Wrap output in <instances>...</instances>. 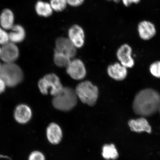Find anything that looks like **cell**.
<instances>
[{
	"label": "cell",
	"instance_id": "7402d4cb",
	"mask_svg": "<svg viewBox=\"0 0 160 160\" xmlns=\"http://www.w3.org/2000/svg\"><path fill=\"white\" fill-rule=\"evenodd\" d=\"M149 71L153 77L160 78V61H156L151 64Z\"/></svg>",
	"mask_w": 160,
	"mask_h": 160
},
{
	"label": "cell",
	"instance_id": "44dd1931",
	"mask_svg": "<svg viewBox=\"0 0 160 160\" xmlns=\"http://www.w3.org/2000/svg\"><path fill=\"white\" fill-rule=\"evenodd\" d=\"M49 3L53 11L57 12L64 11L68 5L67 0H50Z\"/></svg>",
	"mask_w": 160,
	"mask_h": 160
},
{
	"label": "cell",
	"instance_id": "4dcf8cb0",
	"mask_svg": "<svg viewBox=\"0 0 160 160\" xmlns=\"http://www.w3.org/2000/svg\"><path fill=\"white\" fill-rule=\"evenodd\" d=\"M159 110H160V109H159Z\"/></svg>",
	"mask_w": 160,
	"mask_h": 160
},
{
	"label": "cell",
	"instance_id": "603a6c76",
	"mask_svg": "<svg viewBox=\"0 0 160 160\" xmlns=\"http://www.w3.org/2000/svg\"><path fill=\"white\" fill-rule=\"evenodd\" d=\"M9 42V33L0 27V45L3 46Z\"/></svg>",
	"mask_w": 160,
	"mask_h": 160
},
{
	"label": "cell",
	"instance_id": "ba28073f",
	"mask_svg": "<svg viewBox=\"0 0 160 160\" xmlns=\"http://www.w3.org/2000/svg\"><path fill=\"white\" fill-rule=\"evenodd\" d=\"M67 68V73L74 79H83L86 75L84 64L81 60L76 59L71 61Z\"/></svg>",
	"mask_w": 160,
	"mask_h": 160
},
{
	"label": "cell",
	"instance_id": "f546056e",
	"mask_svg": "<svg viewBox=\"0 0 160 160\" xmlns=\"http://www.w3.org/2000/svg\"><path fill=\"white\" fill-rule=\"evenodd\" d=\"M2 65V64L1 63V62H0V69H1Z\"/></svg>",
	"mask_w": 160,
	"mask_h": 160
},
{
	"label": "cell",
	"instance_id": "7a4b0ae2",
	"mask_svg": "<svg viewBox=\"0 0 160 160\" xmlns=\"http://www.w3.org/2000/svg\"><path fill=\"white\" fill-rule=\"evenodd\" d=\"M77 98L75 90L69 87H63L58 94L54 97L52 104L56 109L60 111H69L77 105Z\"/></svg>",
	"mask_w": 160,
	"mask_h": 160
},
{
	"label": "cell",
	"instance_id": "30bf717a",
	"mask_svg": "<svg viewBox=\"0 0 160 160\" xmlns=\"http://www.w3.org/2000/svg\"><path fill=\"white\" fill-rule=\"evenodd\" d=\"M68 39L76 48L83 47L85 43V32L83 28L79 25H74L68 31Z\"/></svg>",
	"mask_w": 160,
	"mask_h": 160
},
{
	"label": "cell",
	"instance_id": "f1b7e54d",
	"mask_svg": "<svg viewBox=\"0 0 160 160\" xmlns=\"http://www.w3.org/2000/svg\"><path fill=\"white\" fill-rule=\"evenodd\" d=\"M1 48L0 47V55H1Z\"/></svg>",
	"mask_w": 160,
	"mask_h": 160
},
{
	"label": "cell",
	"instance_id": "d4e9b609",
	"mask_svg": "<svg viewBox=\"0 0 160 160\" xmlns=\"http://www.w3.org/2000/svg\"><path fill=\"white\" fill-rule=\"evenodd\" d=\"M68 5L73 7H78L83 3L85 0H67Z\"/></svg>",
	"mask_w": 160,
	"mask_h": 160
},
{
	"label": "cell",
	"instance_id": "7c38bea8",
	"mask_svg": "<svg viewBox=\"0 0 160 160\" xmlns=\"http://www.w3.org/2000/svg\"><path fill=\"white\" fill-rule=\"evenodd\" d=\"M32 112L28 106L25 104L18 105L14 112V118L20 124H25L32 118Z\"/></svg>",
	"mask_w": 160,
	"mask_h": 160
},
{
	"label": "cell",
	"instance_id": "d6986e66",
	"mask_svg": "<svg viewBox=\"0 0 160 160\" xmlns=\"http://www.w3.org/2000/svg\"><path fill=\"white\" fill-rule=\"evenodd\" d=\"M102 155L103 157L107 160H115L119 157L117 150L113 144L104 146Z\"/></svg>",
	"mask_w": 160,
	"mask_h": 160
},
{
	"label": "cell",
	"instance_id": "ffe728a7",
	"mask_svg": "<svg viewBox=\"0 0 160 160\" xmlns=\"http://www.w3.org/2000/svg\"><path fill=\"white\" fill-rule=\"evenodd\" d=\"M54 62L60 67H67L71 61V59L67 56L54 51Z\"/></svg>",
	"mask_w": 160,
	"mask_h": 160
},
{
	"label": "cell",
	"instance_id": "9a60e30c",
	"mask_svg": "<svg viewBox=\"0 0 160 160\" xmlns=\"http://www.w3.org/2000/svg\"><path fill=\"white\" fill-rule=\"evenodd\" d=\"M47 137L48 141L52 144L59 143L62 137L61 128L55 123L50 124L47 128Z\"/></svg>",
	"mask_w": 160,
	"mask_h": 160
},
{
	"label": "cell",
	"instance_id": "4316f807",
	"mask_svg": "<svg viewBox=\"0 0 160 160\" xmlns=\"http://www.w3.org/2000/svg\"><path fill=\"white\" fill-rule=\"evenodd\" d=\"M7 87L5 82L0 78V94L4 92Z\"/></svg>",
	"mask_w": 160,
	"mask_h": 160
},
{
	"label": "cell",
	"instance_id": "5b68a950",
	"mask_svg": "<svg viewBox=\"0 0 160 160\" xmlns=\"http://www.w3.org/2000/svg\"><path fill=\"white\" fill-rule=\"evenodd\" d=\"M38 87L40 92L43 95L50 93L52 95H57L63 88L58 77L55 74H49L39 80Z\"/></svg>",
	"mask_w": 160,
	"mask_h": 160
},
{
	"label": "cell",
	"instance_id": "8992f818",
	"mask_svg": "<svg viewBox=\"0 0 160 160\" xmlns=\"http://www.w3.org/2000/svg\"><path fill=\"white\" fill-rule=\"evenodd\" d=\"M76 48L68 38L60 37L56 40L54 51L67 55L71 59L74 57L77 54Z\"/></svg>",
	"mask_w": 160,
	"mask_h": 160
},
{
	"label": "cell",
	"instance_id": "cb8c5ba5",
	"mask_svg": "<svg viewBox=\"0 0 160 160\" xmlns=\"http://www.w3.org/2000/svg\"><path fill=\"white\" fill-rule=\"evenodd\" d=\"M28 160H45V158L41 152L35 151L30 154Z\"/></svg>",
	"mask_w": 160,
	"mask_h": 160
},
{
	"label": "cell",
	"instance_id": "9c48e42d",
	"mask_svg": "<svg viewBox=\"0 0 160 160\" xmlns=\"http://www.w3.org/2000/svg\"><path fill=\"white\" fill-rule=\"evenodd\" d=\"M132 48L128 44H124L118 50L117 57L121 64L126 68H132L134 65L135 62L132 57Z\"/></svg>",
	"mask_w": 160,
	"mask_h": 160
},
{
	"label": "cell",
	"instance_id": "8fae6325",
	"mask_svg": "<svg viewBox=\"0 0 160 160\" xmlns=\"http://www.w3.org/2000/svg\"><path fill=\"white\" fill-rule=\"evenodd\" d=\"M138 31L140 38L147 41L154 37L157 33V29L154 24L148 21L140 22L138 26Z\"/></svg>",
	"mask_w": 160,
	"mask_h": 160
},
{
	"label": "cell",
	"instance_id": "2e32d148",
	"mask_svg": "<svg viewBox=\"0 0 160 160\" xmlns=\"http://www.w3.org/2000/svg\"><path fill=\"white\" fill-rule=\"evenodd\" d=\"M14 16L13 12L9 9H5L0 15V25L5 30H11L14 25Z\"/></svg>",
	"mask_w": 160,
	"mask_h": 160
},
{
	"label": "cell",
	"instance_id": "4fadbf2b",
	"mask_svg": "<svg viewBox=\"0 0 160 160\" xmlns=\"http://www.w3.org/2000/svg\"><path fill=\"white\" fill-rule=\"evenodd\" d=\"M107 71L110 77L118 81H123L125 79L128 74L127 68L119 63L109 65Z\"/></svg>",
	"mask_w": 160,
	"mask_h": 160
},
{
	"label": "cell",
	"instance_id": "83f0119b",
	"mask_svg": "<svg viewBox=\"0 0 160 160\" xmlns=\"http://www.w3.org/2000/svg\"><path fill=\"white\" fill-rule=\"evenodd\" d=\"M107 1H113L115 3H118L121 1V0H107Z\"/></svg>",
	"mask_w": 160,
	"mask_h": 160
},
{
	"label": "cell",
	"instance_id": "e0dca14e",
	"mask_svg": "<svg viewBox=\"0 0 160 160\" xmlns=\"http://www.w3.org/2000/svg\"><path fill=\"white\" fill-rule=\"evenodd\" d=\"M9 33V42L16 44L22 42L25 38V31L22 26L16 25L10 30Z\"/></svg>",
	"mask_w": 160,
	"mask_h": 160
},
{
	"label": "cell",
	"instance_id": "ac0fdd59",
	"mask_svg": "<svg viewBox=\"0 0 160 160\" xmlns=\"http://www.w3.org/2000/svg\"><path fill=\"white\" fill-rule=\"evenodd\" d=\"M35 10L38 15L44 17H50L53 11L50 3L41 1L36 3Z\"/></svg>",
	"mask_w": 160,
	"mask_h": 160
},
{
	"label": "cell",
	"instance_id": "277c9868",
	"mask_svg": "<svg viewBox=\"0 0 160 160\" xmlns=\"http://www.w3.org/2000/svg\"><path fill=\"white\" fill-rule=\"evenodd\" d=\"M76 94L84 103L89 106L95 104L98 97V89L89 81L79 84L75 90Z\"/></svg>",
	"mask_w": 160,
	"mask_h": 160
},
{
	"label": "cell",
	"instance_id": "6da1fadb",
	"mask_svg": "<svg viewBox=\"0 0 160 160\" xmlns=\"http://www.w3.org/2000/svg\"><path fill=\"white\" fill-rule=\"evenodd\" d=\"M136 114L149 117L160 108V94L156 90L147 88L141 90L136 95L132 105Z\"/></svg>",
	"mask_w": 160,
	"mask_h": 160
},
{
	"label": "cell",
	"instance_id": "484cf974",
	"mask_svg": "<svg viewBox=\"0 0 160 160\" xmlns=\"http://www.w3.org/2000/svg\"><path fill=\"white\" fill-rule=\"evenodd\" d=\"M122 2L125 6L127 7H129L133 3H139L141 0H122Z\"/></svg>",
	"mask_w": 160,
	"mask_h": 160
},
{
	"label": "cell",
	"instance_id": "5bb4252c",
	"mask_svg": "<svg viewBox=\"0 0 160 160\" xmlns=\"http://www.w3.org/2000/svg\"><path fill=\"white\" fill-rule=\"evenodd\" d=\"M128 124L132 131L138 133L146 132L149 133L152 132L151 126L144 118L141 117L137 119L130 120Z\"/></svg>",
	"mask_w": 160,
	"mask_h": 160
},
{
	"label": "cell",
	"instance_id": "3957f363",
	"mask_svg": "<svg viewBox=\"0 0 160 160\" xmlns=\"http://www.w3.org/2000/svg\"><path fill=\"white\" fill-rule=\"evenodd\" d=\"M0 78L7 87H13L22 81L23 74L21 68L15 63H4L0 69Z\"/></svg>",
	"mask_w": 160,
	"mask_h": 160
},
{
	"label": "cell",
	"instance_id": "52a82bcc",
	"mask_svg": "<svg viewBox=\"0 0 160 160\" xmlns=\"http://www.w3.org/2000/svg\"><path fill=\"white\" fill-rule=\"evenodd\" d=\"M19 56V50L16 44L9 42L1 47L0 58L4 63H14Z\"/></svg>",
	"mask_w": 160,
	"mask_h": 160
}]
</instances>
